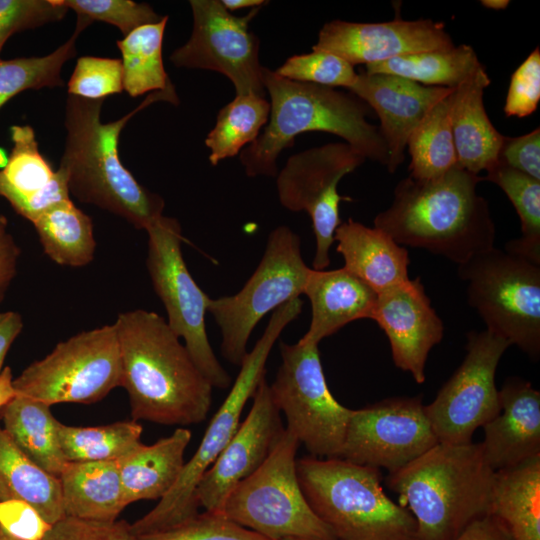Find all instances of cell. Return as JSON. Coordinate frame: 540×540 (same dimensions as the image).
<instances>
[{
  "instance_id": "cell-1",
  "label": "cell",
  "mask_w": 540,
  "mask_h": 540,
  "mask_svg": "<svg viewBox=\"0 0 540 540\" xmlns=\"http://www.w3.org/2000/svg\"><path fill=\"white\" fill-rule=\"evenodd\" d=\"M121 356V387L132 420L187 426L203 422L213 386L185 345L159 314L144 309L120 313L114 323Z\"/></svg>"
},
{
  "instance_id": "cell-2",
  "label": "cell",
  "mask_w": 540,
  "mask_h": 540,
  "mask_svg": "<svg viewBox=\"0 0 540 540\" xmlns=\"http://www.w3.org/2000/svg\"><path fill=\"white\" fill-rule=\"evenodd\" d=\"M105 99L88 100L68 95L65 105L64 151L59 168L67 176L69 191L79 201L113 213L136 229L147 227L163 215L164 199L142 186L122 164L118 144L127 122L157 101L178 104L173 85L150 93L129 113L102 122Z\"/></svg>"
},
{
  "instance_id": "cell-3",
  "label": "cell",
  "mask_w": 540,
  "mask_h": 540,
  "mask_svg": "<svg viewBox=\"0 0 540 540\" xmlns=\"http://www.w3.org/2000/svg\"><path fill=\"white\" fill-rule=\"evenodd\" d=\"M482 180L458 165L436 179L403 178L391 205L375 217L374 227L403 247L464 264L495 247L489 204L476 190Z\"/></svg>"
},
{
  "instance_id": "cell-4",
  "label": "cell",
  "mask_w": 540,
  "mask_h": 540,
  "mask_svg": "<svg viewBox=\"0 0 540 540\" xmlns=\"http://www.w3.org/2000/svg\"><path fill=\"white\" fill-rule=\"evenodd\" d=\"M262 82L270 96V114L263 131L240 152L249 177L278 173L281 152L306 132L334 134L365 159L387 167L388 148L378 126L367 121L370 107L354 94L336 88L297 82L263 67Z\"/></svg>"
},
{
  "instance_id": "cell-5",
  "label": "cell",
  "mask_w": 540,
  "mask_h": 540,
  "mask_svg": "<svg viewBox=\"0 0 540 540\" xmlns=\"http://www.w3.org/2000/svg\"><path fill=\"white\" fill-rule=\"evenodd\" d=\"M495 472L481 443H438L385 482L415 518L419 540H454L489 515Z\"/></svg>"
},
{
  "instance_id": "cell-6",
  "label": "cell",
  "mask_w": 540,
  "mask_h": 540,
  "mask_svg": "<svg viewBox=\"0 0 540 540\" xmlns=\"http://www.w3.org/2000/svg\"><path fill=\"white\" fill-rule=\"evenodd\" d=\"M296 468L306 500L336 540H419L413 515L384 492L380 469L313 456Z\"/></svg>"
},
{
  "instance_id": "cell-7",
  "label": "cell",
  "mask_w": 540,
  "mask_h": 540,
  "mask_svg": "<svg viewBox=\"0 0 540 540\" xmlns=\"http://www.w3.org/2000/svg\"><path fill=\"white\" fill-rule=\"evenodd\" d=\"M302 306L303 301L295 298L274 310L263 335L245 355L229 394L212 417L197 450L184 464L175 484L153 509L130 524L135 536L173 527L199 513L196 487L238 429L244 406L265 378V365L275 342L284 328L300 315Z\"/></svg>"
},
{
  "instance_id": "cell-8",
  "label": "cell",
  "mask_w": 540,
  "mask_h": 540,
  "mask_svg": "<svg viewBox=\"0 0 540 540\" xmlns=\"http://www.w3.org/2000/svg\"><path fill=\"white\" fill-rule=\"evenodd\" d=\"M299 444L285 428L265 462L229 493L222 514L269 540H336L301 489L296 468Z\"/></svg>"
},
{
  "instance_id": "cell-9",
  "label": "cell",
  "mask_w": 540,
  "mask_h": 540,
  "mask_svg": "<svg viewBox=\"0 0 540 540\" xmlns=\"http://www.w3.org/2000/svg\"><path fill=\"white\" fill-rule=\"evenodd\" d=\"M468 303L486 329L530 358L540 355V265L496 247L458 265Z\"/></svg>"
},
{
  "instance_id": "cell-10",
  "label": "cell",
  "mask_w": 540,
  "mask_h": 540,
  "mask_svg": "<svg viewBox=\"0 0 540 540\" xmlns=\"http://www.w3.org/2000/svg\"><path fill=\"white\" fill-rule=\"evenodd\" d=\"M300 244L299 236L289 227L275 228L268 236L259 265L243 288L234 295L210 298L207 312L221 330V354L233 365H241L258 322L304 293L311 269L302 258Z\"/></svg>"
},
{
  "instance_id": "cell-11",
  "label": "cell",
  "mask_w": 540,
  "mask_h": 540,
  "mask_svg": "<svg viewBox=\"0 0 540 540\" xmlns=\"http://www.w3.org/2000/svg\"><path fill=\"white\" fill-rule=\"evenodd\" d=\"M121 385V356L114 324L59 342L13 379L16 395L43 402L90 404Z\"/></svg>"
},
{
  "instance_id": "cell-12",
  "label": "cell",
  "mask_w": 540,
  "mask_h": 540,
  "mask_svg": "<svg viewBox=\"0 0 540 540\" xmlns=\"http://www.w3.org/2000/svg\"><path fill=\"white\" fill-rule=\"evenodd\" d=\"M148 235L146 265L157 296L167 312L171 330L184 340L196 366L213 387L227 389L232 379L210 345L205 316L210 298L191 276L183 258L181 225L160 216L145 230Z\"/></svg>"
},
{
  "instance_id": "cell-13",
  "label": "cell",
  "mask_w": 540,
  "mask_h": 540,
  "mask_svg": "<svg viewBox=\"0 0 540 540\" xmlns=\"http://www.w3.org/2000/svg\"><path fill=\"white\" fill-rule=\"evenodd\" d=\"M282 363L270 386L272 399L286 417V429L313 457L339 458L352 409L331 394L318 344L280 343Z\"/></svg>"
},
{
  "instance_id": "cell-14",
  "label": "cell",
  "mask_w": 540,
  "mask_h": 540,
  "mask_svg": "<svg viewBox=\"0 0 540 540\" xmlns=\"http://www.w3.org/2000/svg\"><path fill=\"white\" fill-rule=\"evenodd\" d=\"M509 346L506 339L487 329L467 334L463 362L425 406L439 443H471L475 430L500 413L495 374Z\"/></svg>"
},
{
  "instance_id": "cell-15",
  "label": "cell",
  "mask_w": 540,
  "mask_h": 540,
  "mask_svg": "<svg viewBox=\"0 0 540 540\" xmlns=\"http://www.w3.org/2000/svg\"><path fill=\"white\" fill-rule=\"evenodd\" d=\"M365 160L345 142L329 143L292 155L276 175L281 205L293 212L306 211L311 218L316 239L315 270L329 266L330 247L342 223L339 203L345 197L338 193V183Z\"/></svg>"
},
{
  "instance_id": "cell-16",
  "label": "cell",
  "mask_w": 540,
  "mask_h": 540,
  "mask_svg": "<svg viewBox=\"0 0 540 540\" xmlns=\"http://www.w3.org/2000/svg\"><path fill=\"white\" fill-rule=\"evenodd\" d=\"M193 29L188 41L169 56L178 68L216 71L234 85L236 95L265 97L259 40L249 31L250 21L261 7L238 17L226 10L220 0L189 1Z\"/></svg>"
},
{
  "instance_id": "cell-17",
  "label": "cell",
  "mask_w": 540,
  "mask_h": 540,
  "mask_svg": "<svg viewBox=\"0 0 540 540\" xmlns=\"http://www.w3.org/2000/svg\"><path fill=\"white\" fill-rule=\"evenodd\" d=\"M421 397L352 410L339 458L393 473L438 444Z\"/></svg>"
},
{
  "instance_id": "cell-18",
  "label": "cell",
  "mask_w": 540,
  "mask_h": 540,
  "mask_svg": "<svg viewBox=\"0 0 540 540\" xmlns=\"http://www.w3.org/2000/svg\"><path fill=\"white\" fill-rule=\"evenodd\" d=\"M252 398L247 417L196 487V501L205 511L222 514L229 493L265 462L285 432L265 378Z\"/></svg>"
},
{
  "instance_id": "cell-19",
  "label": "cell",
  "mask_w": 540,
  "mask_h": 540,
  "mask_svg": "<svg viewBox=\"0 0 540 540\" xmlns=\"http://www.w3.org/2000/svg\"><path fill=\"white\" fill-rule=\"evenodd\" d=\"M454 46L445 25L431 19H394L381 23L332 20L320 29L312 50L335 54L354 66Z\"/></svg>"
},
{
  "instance_id": "cell-20",
  "label": "cell",
  "mask_w": 540,
  "mask_h": 540,
  "mask_svg": "<svg viewBox=\"0 0 540 540\" xmlns=\"http://www.w3.org/2000/svg\"><path fill=\"white\" fill-rule=\"evenodd\" d=\"M371 319L388 337L395 366L424 383L428 354L441 342L444 326L420 278L377 294Z\"/></svg>"
},
{
  "instance_id": "cell-21",
  "label": "cell",
  "mask_w": 540,
  "mask_h": 540,
  "mask_svg": "<svg viewBox=\"0 0 540 540\" xmlns=\"http://www.w3.org/2000/svg\"><path fill=\"white\" fill-rule=\"evenodd\" d=\"M347 90L377 114L389 153L387 170L395 173L405 160L411 133L432 107L454 89L424 86L393 74L361 71Z\"/></svg>"
},
{
  "instance_id": "cell-22",
  "label": "cell",
  "mask_w": 540,
  "mask_h": 540,
  "mask_svg": "<svg viewBox=\"0 0 540 540\" xmlns=\"http://www.w3.org/2000/svg\"><path fill=\"white\" fill-rule=\"evenodd\" d=\"M12 150L0 168V196L14 211L35 222L53 207L70 200L67 176L54 171L40 153L35 131L30 125L10 127Z\"/></svg>"
},
{
  "instance_id": "cell-23",
  "label": "cell",
  "mask_w": 540,
  "mask_h": 540,
  "mask_svg": "<svg viewBox=\"0 0 540 540\" xmlns=\"http://www.w3.org/2000/svg\"><path fill=\"white\" fill-rule=\"evenodd\" d=\"M501 411L483 425L484 457L494 471L540 456V392L521 378L499 390Z\"/></svg>"
},
{
  "instance_id": "cell-24",
  "label": "cell",
  "mask_w": 540,
  "mask_h": 540,
  "mask_svg": "<svg viewBox=\"0 0 540 540\" xmlns=\"http://www.w3.org/2000/svg\"><path fill=\"white\" fill-rule=\"evenodd\" d=\"M311 304V322L301 343L319 342L355 320L369 318L377 293L347 269H311L304 293Z\"/></svg>"
},
{
  "instance_id": "cell-25",
  "label": "cell",
  "mask_w": 540,
  "mask_h": 540,
  "mask_svg": "<svg viewBox=\"0 0 540 540\" xmlns=\"http://www.w3.org/2000/svg\"><path fill=\"white\" fill-rule=\"evenodd\" d=\"M490 82L482 66L454 90L450 110L457 165L476 175L497 163L504 139L490 121L483 102Z\"/></svg>"
},
{
  "instance_id": "cell-26",
  "label": "cell",
  "mask_w": 540,
  "mask_h": 540,
  "mask_svg": "<svg viewBox=\"0 0 540 540\" xmlns=\"http://www.w3.org/2000/svg\"><path fill=\"white\" fill-rule=\"evenodd\" d=\"M334 241L344 268L377 294L409 280L408 251L382 230L350 218L338 226Z\"/></svg>"
},
{
  "instance_id": "cell-27",
  "label": "cell",
  "mask_w": 540,
  "mask_h": 540,
  "mask_svg": "<svg viewBox=\"0 0 540 540\" xmlns=\"http://www.w3.org/2000/svg\"><path fill=\"white\" fill-rule=\"evenodd\" d=\"M191 431L179 427L154 444H141L117 460L126 506L139 500H160L178 479Z\"/></svg>"
},
{
  "instance_id": "cell-28",
  "label": "cell",
  "mask_w": 540,
  "mask_h": 540,
  "mask_svg": "<svg viewBox=\"0 0 540 540\" xmlns=\"http://www.w3.org/2000/svg\"><path fill=\"white\" fill-rule=\"evenodd\" d=\"M58 479L65 516L115 521L126 507L117 461L67 462Z\"/></svg>"
},
{
  "instance_id": "cell-29",
  "label": "cell",
  "mask_w": 540,
  "mask_h": 540,
  "mask_svg": "<svg viewBox=\"0 0 540 540\" xmlns=\"http://www.w3.org/2000/svg\"><path fill=\"white\" fill-rule=\"evenodd\" d=\"M489 515L513 540H540V456L495 472Z\"/></svg>"
},
{
  "instance_id": "cell-30",
  "label": "cell",
  "mask_w": 540,
  "mask_h": 540,
  "mask_svg": "<svg viewBox=\"0 0 540 540\" xmlns=\"http://www.w3.org/2000/svg\"><path fill=\"white\" fill-rule=\"evenodd\" d=\"M49 405L16 395L1 408L3 428L16 446L38 467L59 477L67 461L58 426Z\"/></svg>"
},
{
  "instance_id": "cell-31",
  "label": "cell",
  "mask_w": 540,
  "mask_h": 540,
  "mask_svg": "<svg viewBox=\"0 0 540 540\" xmlns=\"http://www.w3.org/2000/svg\"><path fill=\"white\" fill-rule=\"evenodd\" d=\"M18 499L53 524L65 516L59 479L33 463L0 425V501Z\"/></svg>"
},
{
  "instance_id": "cell-32",
  "label": "cell",
  "mask_w": 540,
  "mask_h": 540,
  "mask_svg": "<svg viewBox=\"0 0 540 540\" xmlns=\"http://www.w3.org/2000/svg\"><path fill=\"white\" fill-rule=\"evenodd\" d=\"M482 66L475 50L461 44L369 64L365 72L393 74L424 86L456 89Z\"/></svg>"
},
{
  "instance_id": "cell-33",
  "label": "cell",
  "mask_w": 540,
  "mask_h": 540,
  "mask_svg": "<svg viewBox=\"0 0 540 540\" xmlns=\"http://www.w3.org/2000/svg\"><path fill=\"white\" fill-rule=\"evenodd\" d=\"M44 253L63 266L82 267L93 261L96 249L92 219L67 200L32 223Z\"/></svg>"
},
{
  "instance_id": "cell-34",
  "label": "cell",
  "mask_w": 540,
  "mask_h": 540,
  "mask_svg": "<svg viewBox=\"0 0 540 540\" xmlns=\"http://www.w3.org/2000/svg\"><path fill=\"white\" fill-rule=\"evenodd\" d=\"M168 16L140 26L116 42L121 53L123 89L131 97L173 85L165 70L162 45Z\"/></svg>"
},
{
  "instance_id": "cell-35",
  "label": "cell",
  "mask_w": 540,
  "mask_h": 540,
  "mask_svg": "<svg viewBox=\"0 0 540 540\" xmlns=\"http://www.w3.org/2000/svg\"><path fill=\"white\" fill-rule=\"evenodd\" d=\"M454 90L432 107L408 139L409 176L414 179H436L457 165L450 121Z\"/></svg>"
},
{
  "instance_id": "cell-36",
  "label": "cell",
  "mask_w": 540,
  "mask_h": 540,
  "mask_svg": "<svg viewBox=\"0 0 540 540\" xmlns=\"http://www.w3.org/2000/svg\"><path fill=\"white\" fill-rule=\"evenodd\" d=\"M270 114L269 101L259 95H236L220 109L216 124L205 138L209 148V161L217 165L232 158L250 145L267 124Z\"/></svg>"
},
{
  "instance_id": "cell-37",
  "label": "cell",
  "mask_w": 540,
  "mask_h": 540,
  "mask_svg": "<svg viewBox=\"0 0 540 540\" xmlns=\"http://www.w3.org/2000/svg\"><path fill=\"white\" fill-rule=\"evenodd\" d=\"M91 23L77 15L75 29L69 39L45 56L0 58V109L23 91L63 86V66L76 55L77 39Z\"/></svg>"
},
{
  "instance_id": "cell-38",
  "label": "cell",
  "mask_w": 540,
  "mask_h": 540,
  "mask_svg": "<svg viewBox=\"0 0 540 540\" xmlns=\"http://www.w3.org/2000/svg\"><path fill=\"white\" fill-rule=\"evenodd\" d=\"M143 427L138 421H117L94 427L59 423L58 436L67 462L117 461L138 448Z\"/></svg>"
},
{
  "instance_id": "cell-39",
  "label": "cell",
  "mask_w": 540,
  "mask_h": 540,
  "mask_svg": "<svg viewBox=\"0 0 540 540\" xmlns=\"http://www.w3.org/2000/svg\"><path fill=\"white\" fill-rule=\"evenodd\" d=\"M486 173L482 179L502 189L521 223V236L510 240L505 250L540 265V180L499 162Z\"/></svg>"
},
{
  "instance_id": "cell-40",
  "label": "cell",
  "mask_w": 540,
  "mask_h": 540,
  "mask_svg": "<svg viewBox=\"0 0 540 540\" xmlns=\"http://www.w3.org/2000/svg\"><path fill=\"white\" fill-rule=\"evenodd\" d=\"M274 72L297 82L346 89L357 77L353 65L335 54L320 50L291 56Z\"/></svg>"
},
{
  "instance_id": "cell-41",
  "label": "cell",
  "mask_w": 540,
  "mask_h": 540,
  "mask_svg": "<svg viewBox=\"0 0 540 540\" xmlns=\"http://www.w3.org/2000/svg\"><path fill=\"white\" fill-rule=\"evenodd\" d=\"M68 95L101 100L123 89V69L119 58L81 56L67 83Z\"/></svg>"
},
{
  "instance_id": "cell-42",
  "label": "cell",
  "mask_w": 540,
  "mask_h": 540,
  "mask_svg": "<svg viewBox=\"0 0 540 540\" xmlns=\"http://www.w3.org/2000/svg\"><path fill=\"white\" fill-rule=\"evenodd\" d=\"M136 540H269L228 519L204 511L173 527L136 536Z\"/></svg>"
},
{
  "instance_id": "cell-43",
  "label": "cell",
  "mask_w": 540,
  "mask_h": 540,
  "mask_svg": "<svg viewBox=\"0 0 540 540\" xmlns=\"http://www.w3.org/2000/svg\"><path fill=\"white\" fill-rule=\"evenodd\" d=\"M68 10L91 22L99 21L117 27L123 36L136 28L156 23L163 16L157 14L147 3L131 0H60Z\"/></svg>"
},
{
  "instance_id": "cell-44",
  "label": "cell",
  "mask_w": 540,
  "mask_h": 540,
  "mask_svg": "<svg viewBox=\"0 0 540 540\" xmlns=\"http://www.w3.org/2000/svg\"><path fill=\"white\" fill-rule=\"evenodd\" d=\"M68 11L60 0H0V52L13 34L61 21Z\"/></svg>"
},
{
  "instance_id": "cell-45",
  "label": "cell",
  "mask_w": 540,
  "mask_h": 540,
  "mask_svg": "<svg viewBox=\"0 0 540 540\" xmlns=\"http://www.w3.org/2000/svg\"><path fill=\"white\" fill-rule=\"evenodd\" d=\"M540 101V51L536 47L517 67L510 78L504 104L506 117L531 115Z\"/></svg>"
},
{
  "instance_id": "cell-46",
  "label": "cell",
  "mask_w": 540,
  "mask_h": 540,
  "mask_svg": "<svg viewBox=\"0 0 540 540\" xmlns=\"http://www.w3.org/2000/svg\"><path fill=\"white\" fill-rule=\"evenodd\" d=\"M43 540H136L130 524L64 516L51 525Z\"/></svg>"
},
{
  "instance_id": "cell-47",
  "label": "cell",
  "mask_w": 540,
  "mask_h": 540,
  "mask_svg": "<svg viewBox=\"0 0 540 540\" xmlns=\"http://www.w3.org/2000/svg\"><path fill=\"white\" fill-rule=\"evenodd\" d=\"M49 522L31 504L18 499L0 501V529L18 540H43Z\"/></svg>"
},
{
  "instance_id": "cell-48",
  "label": "cell",
  "mask_w": 540,
  "mask_h": 540,
  "mask_svg": "<svg viewBox=\"0 0 540 540\" xmlns=\"http://www.w3.org/2000/svg\"><path fill=\"white\" fill-rule=\"evenodd\" d=\"M497 162L540 180V129L518 137L504 136Z\"/></svg>"
},
{
  "instance_id": "cell-49",
  "label": "cell",
  "mask_w": 540,
  "mask_h": 540,
  "mask_svg": "<svg viewBox=\"0 0 540 540\" xmlns=\"http://www.w3.org/2000/svg\"><path fill=\"white\" fill-rule=\"evenodd\" d=\"M20 248L9 231L7 218L0 213V303L17 274Z\"/></svg>"
},
{
  "instance_id": "cell-50",
  "label": "cell",
  "mask_w": 540,
  "mask_h": 540,
  "mask_svg": "<svg viewBox=\"0 0 540 540\" xmlns=\"http://www.w3.org/2000/svg\"><path fill=\"white\" fill-rule=\"evenodd\" d=\"M454 540H513L505 526L494 516L487 515L472 522Z\"/></svg>"
},
{
  "instance_id": "cell-51",
  "label": "cell",
  "mask_w": 540,
  "mask_h": 540,
  "mask_svg": "<svg viewBox=\"0 0 540 540\" xmlns=\"http://www.w3.org/2000/svg\"><path fill=\"white\" fill-rule=\"evenodd\" d=\"M23 329L22 316L15 311L0 313V374L6 354Z\"/></svg>"
},
{
  "instance_id": "cell-52",
  "label": "cell",
  "mask_w": 540,
  "mask_h": 540,
  "mask_svg": "<svg viewBox=\"0 0 540 540\" xmlns=\"http://www.w3.org/2000/svg\"><path fill=\"white\" fill-rule=\"evenodd\" d=\"M13 379L11 368L4 367L0 374V409L16 396Z\"/></svg>"
},
{
  "instance_id": "cell-53",
  "label": "cell",
  "mask_w": 540,
  "mask_h": 540,
  "mask_svg": "<svg viewBox=\"0 0 540 540\" xmlns=\"http://www.w3.org/2000/svg\"><path fill=\"white\" fill-rule=\"evenodd\" d=\"M222 5L228 10L229 12L236 11L238 9L242 8H248V7H261L264 4H267V1L263 0H220Z\"/></svg>"
},
{
  "instance_id": "cell-54",
  "label": "cell",
  "mask_w": 540,
  "mask_h": 540,
  "mask_svg": "<svg viewBox=\"0 0 540 540\" xmlns=\"http://www.w3.org/2000/svg\"><path fill=\"white\" fill-rule=\"evenodd\" d=\"M480 4L486 8H490L493 10H502V9H505L510 4V1L508 0H481Z\"/></svg>"
},
{
  "instance_id": "cell-55",
  "label": "cell",
  "mask_w": 540,
  "mask_h": 540,
  "mask_svg": "<svg viewBox=\"0 0 540 540\" xmlns=\"http://www.w3.org/2000/svg\"><path fill=\"white\" fill-rule=\"evenodd\" d=\"M0 540H18V539L13 538L12 536L4 532L2 529H0Z\"/></svg>"
},
{
  "instance_id": "cell-56",
  "label": "cell",
  "mask_w": 540,
  "mask_h": 540,
  "mask_svg": "<svg viewBox=\"0 0 540 540\" xmlns=\"http://www.w3.org/2000/svg\"><path fill=\"white\" fill-rule=\"evenodd\" d=\"M283 540H318V539H305V538H286Z\"/></svg>"
}]
</instances>
